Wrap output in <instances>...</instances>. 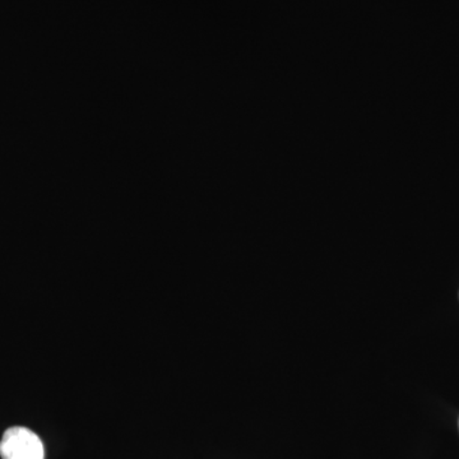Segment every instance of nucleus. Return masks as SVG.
<instances>
[{"instance_id":"f257e3e1","label":"nucleus","mask_w":459,"mask_h":459,"mask_svg":"<svg viewBox=\"0 0 459 459\" xmlns=\"http://www.w3.org/2000/svg\"><path fill=\"white\" fill-rule=\"evenodd\" d=\"M0 455L3 459H44V444L30 429L11 428L0 440Z\"/></svg>"}]
</instances>
